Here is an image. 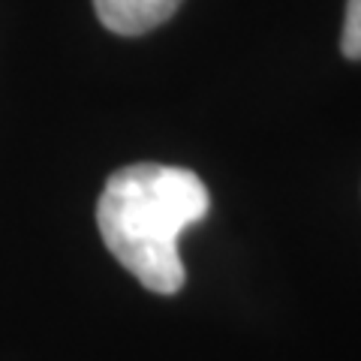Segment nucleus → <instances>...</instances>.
Wrapping results in <instances>:
<instances>
[{
	"label": "nucleus",
	"mask_w": 361,
	"mask_h": 361,
	"mask_svg": "<svg viewBox=\"0 0 361 361\" xmlns=\"http://www.w3.org/2000/svg\"><path fill=\"white\" fill-rule=\"evenodd\" d=\"M211 208L202 178L180 166L135 163L106 180L97 226L109 253L157 295H175L187 271L178 241Z\"/></svg>",
	"instance_id": "1"
},
{
	"label": "nucleus",
	"mask_w": 361,
	"mask_h": 361,
	"mask_svg": "<svg viewBox=\"0 0 361 361\" xmlns=\"http://www.w3.org/2000/svg\"><path fill=\"white\" fill-rule=\"evenodd\" d=\"M184 0H94L99 21L121 37H142L175 16Z\"/></svg>",
	"instance_id": "2"
},
{
	"label": "nucleus",
	"mask_w": 361,
	"mask_h": 361,
	"mask_svg": "<svg viewBox=\"0 0 361 361\" xmlns=\"http://www.w3.org/2000/svg\"><path fill=\"white\" fill-rule=\"evenodd\" d=\"M341 49H343V54L349 61H361V0H349L346 4Z\"/></svg>",
	"instance_id": "3"
}]
</instances>
